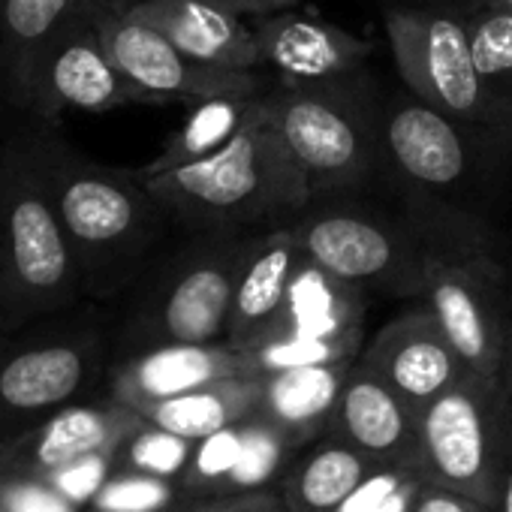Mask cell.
Here are the masks:
<instances>
[{"instance_id":"1","label":"cell","mask_w":512,"mask_h":512,"mask_svg":"<svg viewBox=\"0 0 512 512\" xmlns=\"http://www.w3.org/2000/svg\"><path fill=\"white\" fill-rule=\"evenodd\" d=\"M34 121L37 166L64 226L85 299H118L169 244L175 220L136 175L79 151L61 127Z\"/></svg>"},{"instance_id":"2","label":"cell","mask_w":512,"mask_h":512,"mask_svg":"<svg viewBox=\"0 0 512 512\" xmlns=\"http://www.w3.org/2000/svg\"><path fill=\"white\" fill-rule=\"evenodd\" d=\"M142 181L181 232L244 235L293 223L311 202L308 181L275 124L269 94L260 115L223 151Z\"/></svg>"},{"instance_id":"3","label":"cell","mask_w":512,"mask_h":512,"mask_svg":"<svg viewBox=\"0 0 512 512\" xmlns=\"http://www.w3.org/2000/svg\"><path fill=\"white\" fill-rule=\"evenodd\" d=\"M85 299L73 250L34 151V121L0 127V329L19 332Z\"/></svg>"},{"instance_id":"4","label":"cell","mask_w":512,"mask_h":512,"mask_svg":"<svg viewBox=\"0 0 512 512\" xmlns=\"http://www.w3.org/2000/svg\"><path fill=\"white\" fill-rule=\"evenodd\" d=\"M509 163L512 133L458 121L404 82L383 85V178L491 217Z\"/></svg>"},{"instance_id":"5","label":"cell","mask_w":512,"mask_h":512,"mask_svg":"<svg viewBox=\"0 0 512 512\" xmlns=\"http://www.w3.org/2000/svg\"><path fill=\"white\" fill-rule=\"evenodd\" d=\"M275 124L311 196L371 187L383 172V82L374 70L269 91Z\"/></svg>"},{"instance_id":"6","label":"cell","mask_w":512,"mask_h":512,"mask_svg":"<svg viewBox=\"0 0 512 512\" xmlns=\"http://www.w3.org/2000/svg\"><path fill=\"white\" fill-rule=\"evenodd\" d=\"M293 229L311 260L365 293L422 299L428 241L377 181L311 196Z\"/></svg>"},{"instance_id":"7","label":"cell","mask_w":512,"mask_h":512,"mask_svg":"<svg viewBox=\"0 0 512 512\" xmlns=\"http://www.w3.org/2000/svg\"><path fill=\"white\" fill-rule=\"evenodd\" d=\"M425 302L464 365L497 377L512 323V238L497 223L428 235Z\"/></svg>"},{"instance_id":"8","label":"cell","mask_w":512,"mask_h":512,"mask_svg":"<svg viewBox=\"0 0 512 512\" xmlns=\"http://www.w3.org/2000/svg\"><path fill=\"white\" fill-rule=\"evenodd\" d=\"M244 235L184 232L181 241H169L157 253L130 287L127 338L136 350L226 341L232 278Z\"/></svg>"},{"instance_id":"9","label":"cell","mask_w":512,"mask_h":512,"mask_svg":"<svg viewBox=\"0 0 512 512\" xmlns=\"http://www.w3.org/2000/svg\"><path fill=\"white\" fill-rule=\"evenodd\" d=\"M401 82L440 112L512 133V112L482 82L458 0H380Z\"/></svg>"},{"instance_id":"10","label":"cell","mask_w":512,"mask_h":512,"mask_svg":"<svg viewBox=\"0 0 512 512\" xmlns=\"http://www.w3.org/2000/svg\"><path fill=\"white\" fill-rule=\"evenodd\" d=\"M512 455V398L500 377L470 371L419 413V467L425 479L464 491L494 512Z\"/></svg>"},{"instance_id":"11","label":"cell","mask_w":512,"mask_h":512,"mask_svg":"<svg viewBox=\"0 0 512 512\" xmlns=\"http://www.w3.org/2000/svg\"><path fill=\"white\" fill-rule=\"evenodd\" d=\"M88 16L94 19L112 61L124 70L127 79L148 91L157 106H190L220 94H266L275 85V76L263 67L226 70L193 61L169 37H163L154 25L130 10H91Z\"/></svg>"},{"instance_id":"12","label":"cell","mask_w":512,"mask_h":512,"mask_svg":"<svg viewBox=\"0 0 512 512\" xmlns=\"http://www.w3.org/2000/svg\"><path fill=\"white\" fill-rule=\"evenodd\" d=\"M124 106L157 103L112 61L94 19L85 13L46 52L25 115L61 127V115L70 109L103 115Z\"/></svg>"},{"instance_id":"13","label":"cell","mask_w":512,"mask_h":512,"mask_svg":"<svg viewBox=\"0 0 512 512\" xmlns=\"http://www.w3.org/2000/svg\"><path fill=\"white\" fill-rule=\"evenodd\" d=\"M4 332V329H0ZM97 371V338L91 332L64 326L58 332H37L0 338V413L34 416L67 407Z\"/></svg>"},{"instance_id":"14","label":"cell","mask_w":512,"mask_h":512,"mask_svg":"<svg viewBox=\"0 0 512 512\" xmlns=\"http://www.w3.org/2000/svg\"><path fill=\"white\" fill-rule=\"evenodd\" d=\"M362 362L416 413L470 374L425 302L386 323Z\"/></svg>"},{"instance_id":"15","label":"cell","mask_w":512,"mask_h":512,"mask_svg":"<svg viewBox=\"0 0 512 512\" xmlns=\"http://www.w3.org/2000/svg\"><path fill=\"white\" fill-rule=\"evenodd\" d=\"M142 425L145 416L115 398L109 404H67L40 428L0 446V473L49 479L82 455L121 452Z\"/></svg>"},{"instance_id":"16","label":"cell","mask_w":512,"mask_h":512,"mask_svg":"<svg viewBox=\"0 0 512 512\" xmlns=\"http://www.w3.org/2000/svg\"><path fill=\"white\" fill-rule=\"evenodd\" d=\"M253 40L260 67L281 82H320L368 64L374 46L302 7L256 19Z\"/></svg>"},{"instance_id":"17","label":"cell","mask_w":512,"mask_h":512,"mask_svg":"<svg viewBox=\"0 0 512 512\" xmlns=\"http://www.w3.org/2000/svg\"><path fill=\"white\" fill-rule=\"evenodd\" d=\"M368 311V293L302 250V263L290 281V290L278 314L256 332L247 344L256 341H341L362 347V323ZM241 344V347H247Z\"/></svg>"},{"instance_id":"18","label":"cell","mask_w":512,"mask_h":512,"mask_svg":"<svg viewBox=\"0 0 512 512\" xmlns=\"http://www.w3.org/2000/svg\"><path fill=\"white\" fill-rule=\"evenodd\" d=\"M250 377L244 353L229 341L214 344H157L136 350L112 374V398L139 410L145 404L184 395L190 389Z\"/></svg>"},{"instance_id":"19","label":"cell","mask_w":512,"mask_h":512,"mask_svg":"<svg viewBox=\"0 0 512 512\" xmlns=\"http://www.w3.org/2000/svg\"><path fill=\"white\" fill-rule=\"evenodd\" d=\"M302 263V244L293 223L256 229L244 235L235 278L226 341L232 347L247 344L281 308L290 281Z\"/></svg>"},{"instance_id":"20","label":"cell","mask_w":512,"mask_h":512,"mask_svg":"<svg viewBox=\"0 0 512 512\" xmlns=\"http://www.w3.org/2000/svg\"><path fill=\"white\" fill-rule=\"evenodd\" d=\"M130 13L154 25L193 61L226 70H260L253 25L214 0H142Z\"/></svg>"},{"instance_id":"21","label":"cell","mask_w":512,"mask_h":512,"mask_svg":"<svg viewBox=\"0 0 512 512\" xmlns=\"http://www.w3.org/2000/svg\"><path fill=\"white\" fill-rule=\"evenodd\" d=\"M335 422L347 443L377 461H419V413L365 362L353 365Z\"/></svg>"},{"instance_id":"22","label":"cell","mask_w":512,"mask_h":512,"mask_svg":"<svg viewBox=\"0 0 512 512\" xmlns=\"http://www.w3.org/2000/svg\"><path fill=\"white\" fill-rule=\"evenodd\" d=\"M85 16V0H0V100L25 112L52 43Z\"/></svg>"},{"instance_id":"23","label":"cell","mask_w":512,"mask_h":512,"mask_svg":"<svg viewBox=\"0 0 512 512\" xmlns=\"http://www.w3.org/2000/svg\"><path fill=\"white\" fill-rule=\"evenodd\" d=\"M266 94H220L190 103L184 121L178 124L175 133H169L160 154L136 169L139 178H151L223 151L260 115V109L266 106Z\"/></svg>"},{"instance_id":"24","label":"cell","mask_w":512,"mask_h":512,"mask_svg":"<svg viewBox=\"0 0 512 512\" xmlns=\"http://www.w3.org/2000/svg\"><path fill=\"white\" fill-rule=\"evenodd\" d=\"M353 359L329 365L287 368L260 377V404L256 413L269 416L293 437L317 431L326 419H335L344 383L353 371Z\"/></svg>"},{"instance_id":"25","label":"cell","mask_w":512,"mask_h":512,"mask_svg":"<svg viewBox=\"0 0 512 512\" xmlns=\"http://www.w3.org/2000/svg\"><path fill=\"white\" fill-rule=\"evenodd\" d=\"M260 404V377H229L175 398L139 407V413L187 440H202L226 425L241 422Z\"/></svg>"},{"instance_id":"26","label":"cell","mask_w":512,"mask_h":512,"mask_svg":"<svg viewBox=\"0 0 512 512\" xmlns=\"http://www.w3.org/2000/svg\"><path fill=\"white\" fill-rule=\"evenodd\" d=\"M383 461L365 455L353 443H329L308 455L287 482V503L293 512H338L356 485Z\"/></svg>"},{"instance_id":"27","label":"cell","mask_w":512,"mask_h":512,"mask_svg":"<svg viewBox=\"0 0 512 512\" xmlns=\"http://www.w3.org/2000/svg\"><path fill=\"white\" fill-rule=\"evenodd\" d=\"M458 4L467 19L476 70L488 91L512 112V13L494 0H458Z\"/></svg>"},{"instance_id":"28","label":"cell","mask_w":512,"mask_h":512,"mask_svg":"<svg viewBox=\"0 0 512 512\" xmlns=\"http://www.w3.org/2000/svg\"><path fill=\"white\" fill-rule=\"evenodd\" d=\"M296 437L290 431H284L281 425H275L269 416L263 413H250L244 419V446H241V458L235 464V470L229 473V479L223 482V488L232 491H244V488H256L266 479L275 476L287 446Z\"/></svg>"},{"instance_id":"29","label":"cell","mask_w":512,"mask_h":512,"mask_svg":"<svg viewBox=\"0 0 512 512\" xmlns=\"http://www.w3.org/2000/svg\"><path fill=\"white\" fill-rule=\"evenodd\" d=\"M193 449H196V440L172 434V431H166V428H160V425L145 419V425L127 437V443L121 446L118 458L127 464V470H139V473H151V476H160V479H172L178 473H187Z\"/></svg>"},{"instance_id":"30","label":"cell","mask_w":512,"mask_h":512,"mask_svg":"<svg viewBox=\"0 0 512 512\" xmlns=\"http://www.w3.org/2000/svg\"><path fill=\"white\" fill-rule=\"evenodd\" d=\"M172 500L169 479L127 470L118 476H109L106 485L91 500L94 512H160Z\"/></svg>"},{"instance_id":"31","label":"cell","mask_w":512,"mask_h":512,"mask_svg":"<svg viewBox=\"0 0 512 512\" xmlns=\"http://www.w3.org/2000/svg\"><path fill=\"white\" fill-rule=\"evenodd\" d=\"M244 419L196 440V449H193V458L187 467V485L190 488H211V485L223 488V482L229 479V473L235 470V464L241 458Z\"/></svg>"},{"instance_id":"32","label":"cell","mask_w":512,"mask_h":512,"mask_svg":"<svg viewBox=\"0 0 512 512\" xmlns=\"http://www.w3.org/2000/svg\"><path fill=\"white\" fill-rule=\"evenodd\" d=\"M0 503L4 512H79L70 497H64L49 479L0 473Z\"/></svg>"},{"instance_id":"33","label":"cell","mask_w":512,"mask_h":512,"mask_svg":"<svg viewBox=\"0 0 512 512\" xmlns=\"http://www.w3.org/2000/svg\"><path fill=\"white\" fill-rule=\"evenodd\" d=\"M115 461H118V452H91V455H82V458L70 461L58 473H52L49 482L64 497H70L76 506H85L106 485V479L112 476V464Z\"/></svg>"},{"instance_id":"34","label":"cell","mask_w":512,"mask_h":512,"mask_svg":"<svg viewBox=\"0 0 512 512\" xmlns=\"http://www.w3.org/2000/svg\"><path fill=\"white\" fill-rule=\"evenodd\" d=\"M410 512H491V509L482 506L479 500L467 497L458 488H449L443 482L425 479Z\"/></svg>"},{"instance_id":"35","label":"cell","mask_w":512,"mask_h":512,"mask_svg":"<svg viewBox=\"0 0 512 512\" xmlns=\"http://www.w3.org/2000/svg\"><path fill=\"white\" fill-rule=\"evenodd\" d=\"M214 4L226 7L229 13H235L247 22H256V19H269V16L296 10L305 4V0H214Z\"/></svg>"},{"instance_id":"36","label":"cell","mask_w":512,"mask_h":512,"mask_svg":"<svg viewBox=\"0 0 512 512\" xmlns=\"http://www.w3.org/2000/svg\"><path fill=\"white\" fill-rule=\"evenodd\" d=\"M422 482H425V473H416L413 479H407L377 512H410L413 509V500H416V494H419V488H422Z\"/></svg>"},{"instance_id":"37","label":"cell","mask_w":512,"mask_h":512,"mask_svg":"<svg viewBox=\"0 0 512 512\" xmlns=\"http://www.w3.org/2000/svg\"><path fill=\"white\" fill-rule=\"evenodd\" d=\"M269 509H272V500H266L263 494H253V497H241L235 503H226L217 512H269Z\"/></svg>"},{"instance_id":"38","label":"cell","mask_w":512,"mask_h":512,"mask_svg":"<svg viewBox=\"0 0 512 512\" xmlns=\"http://www.w3.org/2000/svg\"><path fill=\"white\" fill-rule=\"evenodd\" d=\"M494 512H512V455L503 467V479H500V491H497V506Z\"/></svg>"},{"instance_id":"39","label":"cell","mask_w":512,"mask_h":512,"mask_svg":"<svg viewBox=\"0 0 512 512\" xmlns=\"http://www.w3.org/2000/svg\"><path fill=\"white\" fill-rule=\"evenodd\" d=\"M503 389L509 392L512 398V323H509V332H506V344H503V359H500V371H497Z\"/></svg>"},{"instance_id":"40","label":"cell","mask_w":512,"mask_h":512,"mask_svg":"<svg viewBox=\"0 0 512 512\" xmlns=\"http://www.w3.org/2000/svg\"><path fill=\"white\" fill-rule=\"evenodd\" d=\"M142 0H85V13L91 10H115V13H127L133 7H139Z\"/></svg>"},{"instance_id":"41","label":"cell","mask_w":512,"mask_h":512,"mask_svg":"<svg viewBox=\"0 0 512 512\" xmlns=\"http://www.w3.org/2000/svg\"><path fill=\"white\" fill-rule=\"evenodd\" d=\"M494 4H500L503 10H509V13H512V0H494Z\"/></svg>"},{"instance_id":"42","label":"cell","mask_w":512,"mask_h":512,"mask_svg":"<svg viewBox=\"0 0 512 512\" xmlns=\"http://www.w3.org/2000/svg\"><path fill=\"white\" fill-rule=\"evenodd\" d=\"M220 506H199V509H193V512H217Z\"/></svg>"},{"instance_id":"43","label":"cell","mask_w":512,"mask_h":512,"mask_svg":"<svg viewBox=\"0 0 512 512\" xmlns=\"http://www.w3.org/2000/svg\"><path fill=\"white\" fill-rule=\"evenodd\" d=\"M0 512H4V503H0Z\"/></svg>"},{"instance_id":"44","label":"cell","mask_w":512,"mask_h":512,"mask_svg":"<svg viewBox=\"0 0 512 512\" xmlns=\"http://www.w3.org/2000/svg\"><path fill=\"white\" fill-rule=\"evenodd\" d=\"M269 512H272V509H269Z\"/></svg>"}]
</instances>
